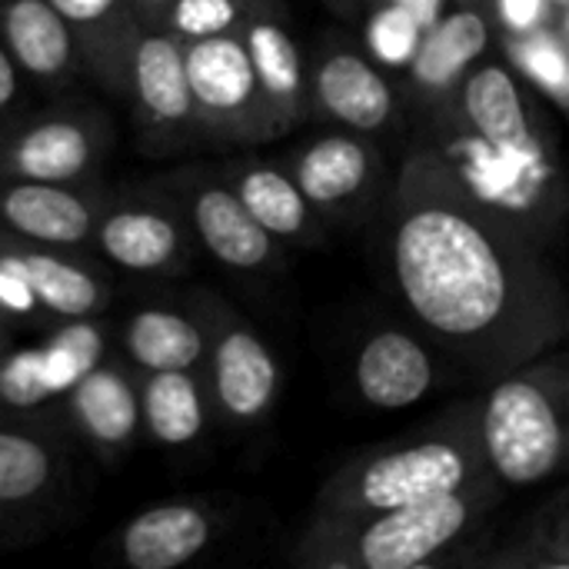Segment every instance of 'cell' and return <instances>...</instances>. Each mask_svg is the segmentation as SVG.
<instances>
[{"instance_id": "4dcf8cb0", "label": "cell", "mask_w": 569, "mask_h": 569, "mask_svg": "<svg viewBox=\"0 0 569 569\" xmlns=\"http://www.w3.org/2000/svg\"><path fill=\"white\" fill-rule=\"evenodd\" d=\"M247 13H250V7L243 0H173L163 10L160 23L187 43V40L237 33L243 27Z\"/></svg>"}, {"instance_id": "7402d4cb", "label": "cell", "mask_w": 569, "mask_h": 569, "mask_svg": "<svg viewBox=\"0 0 569 569\" xmlns=\"http://www.w3.org/2000/svg\"><path fill=\"white\" fill-rule=\"evenodd\" d=\"M70 23L80 67L107 90L123 93L127 57L143 27L130 0H50Z\"/></svg>"}, {"instance_id": "cb8c5ba5", "label": "cell", "mask_w": 569, "mask_h": 569, "mask_svg": "<svg viewBox=\"0 0 569 569\" xmlns=\"http://www.w3.org/2000/svg\"><path fill=\"white\" fill-rule=\"evenodd\" d=\"M210 420V390L197 370H157L140 380V427L167 450L190 447Z\"/></svg>"}, {"instance_id": "5b68a950", "label": "cell", "mask_w": 569, "mask_h": 569, "mask_svg": "<svg viewBox=\"0 0 569 569\" xmlns=\"http://www.w3.org/2000/svg\"><path fill=\"white\" fill-rule=\"evenodd\" d=\"M183 50L200 137L220 143H263L280 137L240 30L187 40Z\"/></svg>"}, {"instance_id": "e0dca14e", "label": "cell", "mask_w": 569, "mask_h": 569, "mask_svg": "<svg viewBox=\"0 0 569 569\" xmlns=\"http://www.w3.org/2000/svg\"><path fill=\"white\" fill-rule=\"evenodd\" d=\"M213 540V513L190 500L140 510L117 533V553L130 569H177L193 563Z\"/></svg>"}, {"instance_id": "7c38bea8", "label": "cell", "mask_w": 569, "mask_h": 569, "mask_svg": "<svg viewBox=\"0 0 569 569\" xmlns=\"http://www.w3.org/2000/svg\"><path fill=\"white\" fill-rule=\"evenodd\" d=\"M440 380L433 343L423 333L403 327L373 330L353 360V387L373 410L393 413L417 407Z\"/></svg>"}, {"instance_id": "603a6c76", "label": "cell", "mask_w": 569, "mask_h": 569, "mask_svg": "<svg viewBox=\"0 0 569 569\" xmlns=\"http://www.w3.org/2000/svg\"><path fill=\"white\" fill-rule=\"evenodd\" d=\"M123 353L143 373L157 370H200L207 363L203 317L173 307H143L127 317L120 330Z\"/></svg>"}, {"instance_id": "4316f807", "label": "cell", "mask_w": 569, "mask_h": 569, "mask_svg": "<svg viewBox=\"0 0 569 569\" xmlns=\"http://www.w3.org/2000/svg\"><path fill=\"white\" fill-rule=\"evenodd\" d=\"M60 477L57 447L17 427H0V510H20L53 490Z\"/></svg>"}, {"instance_id": "f1b7e54d", "label": "cell", "mask_w": 569, "mask_h": 569, "mask_svg": "<svg viewBox=\"0 0 569 569\" xmlns=\"http://www.w3.org/2000/svg\"><path fill=\"white\" fill-rule=\"evenodd\" d=\"M510 60L517 63V70L537 83L547 97L560 100L569 107V40L537 27L527 33H510Z\"/></svg>"}, {"instance_id": "ac0fdd59", "label": "cell", "mask_w": 569, "mask_h": 569, "mask_svg": "<svg viewBox=\"0 0 569 569\" xmlns=\"http://www.w3.org/2000/svg\"><path fill=\"white\" fill-rule=\"evenodd\" d=\"M220 177L233 187L253 220L280 243H323V217L303 197L290 170L267 160H237L227 163Z\"/></svg>"}, {"instance_id": "83f0119b", "label": "cell", "mask_w": 569, "mask_h": 569, "mask_svg": "<svg viewBox=\"0 0 569 569\" xmlns=\"http://www.w3.org/2000/svg\"><path fill=\"white\" fill-rule=\"evenodd\" d=\"M107 357V337L103 327L90 317L63 320L47 340H40V360L43 377L53 397H67L97 363Z\"/></svg>"}, {"instance_id": "836d02e7", "label": "cell", "mask_w": 569, "mask_h": 569, "mask_svg": "<svg viewBox=\"0 0 569 569\" xmlns=\"http://www.w3.org/2000/svg\"><path fill=\"white\" fill-rule=\"evenodd\" d=\"M550 7V0H497V17L510 33H527L543 27Z\"/></svg>"}, {"instance_id": "44dd1931", "label": "cell", "mask_w": 569, "mask_h": 569, "mask_svg": "<svg viewBox=\"0 0 569 569\" xmlns=\"http://www.w3.org/2000/svg\"><path fill=\"white\" fill-rule=\"evenodd\" d=\"M0 43L40 83H60L80 67L77 37L50 0H0Z\"/></svg>"}, {"instance_id": "f35d334b", "label": "cell", "mask_w": 569, "mask_h": 569, "mask_svg": "<svg viewBox=\"0 0 569 569\" xmlns=\"http://www.w3.org/2000/svg\"><path fill=\"white\" fill-rule=\"evenodd\" d=\"M250 10H270V0H243Z\"/></svg>"}, {"instance_id": "5bb4252c", "label": "cell", "mask_w": 569, "mask_h": 569, "mask_svg": "<svg viewBox=\"0 0 569 569\" xmlns=\"http://www.w3.org/2000/svg\"><path fill=\"white\" fill-rule=\"evenodd\" d=\"M187 220L157 200H120L100 210L93 247L127 273H167L187 260Z\"/></svg>"}, {"instance_id": "e575fe53", "label": "cell", "mask_w": 569, "mask_h": 569, "mask_svg": "<svg viewBox=\"0 0 569 569\" xmlns=\"http://www.w3.org/2000/svg\"><path fill=\"white\" fill-rule=\"evenodd\" d=\"M20 67H17V60L10 57V50L0 43V110H7L13 100H17V93H20Z\"/></svg>"}, {"instance_id": "3957f363", "label": "cell", "mask_w": 569, "mask_h": 569, "mask_svg": "<svg viewBox=\"0 0 569 569\" xmlns=\"http://www.w3.org/2000/svg\"><path fill=\"white\" fill-rule=\"evenodd\" d=\"M500 480L490 473L463 490L357 517L313 520L303 537L300 560L333 569H420L453 550L500 500Z\"/></svg>"}, {"instance_id": "52a82bcc", "label": "cell", "mask_w": 569, "mask_h": 569, "mask_svg": "<svg viewBox=\"0 0 569 569\" xmlns=\"http://www.w3.org/2000/svg\"><path fill=\"white\" fill-rule=\"evenodd\" d=\"M123 97L130 100L133 123L147 150L167 153L190 147L200 137L183 40L163 23H143L130 57Z\"/></svg>"}, {"instance_id": "ffe728a7", "label": "cell", "mask_w": 569, "mask_h": 569, "mask_svg": "<svg viewBox=\"0 0 569 569\" xmlns=\"http://www.w3.org/2000/svg\"><path fill=\"white\" fill-rule=\"evenodd\" d=\"M67 413L77 433L103 457L127 450L140 427V380L127 377L117 363H97L70 393Z\"/></svg>"}, {"instance_id": "2e32d148", "label": "cell", "mask_w": 569, "mask_h": 569, "mask_svg": "<svg viewBox=\"0 0 569 569\" xmlns=\"http://www.w3.org/2000/svg\"><path fill=\"white\" fill-rule=\"evenodd\" d=\"M460 123L470 127L487 143L510 153H547L550 140L533 123L527 93L510 67L487 63L463 77L460 90Z\"/></svg>"}, {"instance_id": "277c9868", "label": "cell", "mask_w": 569, "mask_h": 569, "mask_svg": "<svg viewBox=\"0 0 569 569\" xmlns=\"http://www.w3.org/2000/svg\"><path fill=\"white\" fill-rule=\"evenodd\" d=\"M480 440L503 487L569 473V350L560 343L493 380L480 400Z\"/></svg>"}, {"instance_id": "d4e9b609", "label": "cell", "mask_w": 569, "mask_h": 569, "mask_svg": "<svg viewBox=\"0 0 569 569\" xmlns=\"http://www.w3.org/2000/svg\"><path fill=\"white\" fill-rule=\"evenodd\" d=\"M490 47V23L473 7L447 10L427 33L417 50V60L410 63L413 83L427 93H447L453 83H460L473 63Z\"/></svg>"}, {"instance_id": "d6a6232c", "label": "cell", "mask_w": 569, "mask_h": 569, "mask_svg": "<svg viewBox=\"0 0 569 569\" xmlns=\"http://www.w3.org/2000/svg\"><path fill=\"white\" fill-rule=\"evenodd\" d=\"M40 310L30 277L13 247L0 250V313L7 317H33Z\"/></svg>"}, {"instance_id": "7a4b0ae2", "label": "cell", "mask_w": 569, "mask_h": 569, "mask_svg": "<svg viewBox=\"0 0 569 569\" xmlns=\"http://www.w3.org/2000/svg\"><path fill=\"white\" fill-rule=\"evenodd\" d=\"M490 473L480 440V403H470L423 440L380 447L340 467L320 490L317 520H357L423 503Z\"/></svg>"}, {"instance_id": "ba28073f", "label": "cell", "mask_w": 569, "mask_h": 569, "mask_svg": "<svg viewBox=\"0 0 569 569\" xmlns=\"http://www.w3.org/2000/svg\"><path fill=\"white\" fill-rule=\"evenodd\" d=\"M110 130L90 107H57L0 133V180L80 183L93 173Z\"/></svg>"}, {"instance_id": "8fae6325", "label": "cell", "mask_w": 569, "mask_h": 569, "mask_svg": "<svg viewBox=\"0 0 569 569\" xmlns=\"http://www.w3.org/2000/svg\"><path fill=\"white\" fill-rule=\"evenodd\" d=\"M287 170L320 217H337L373 193L383 177V157L363 133L340 130L300 147Z\"/></svg>"}, {"instance_id": "4fadbf2b", "label": "cell", "mask_w": 569, "mask_h": 569, "mask_svg": "<svg viewBox=\"0 0 569 569\" xmlns=\"http://www.w3.org/2000/svg\"><path fill=\"white\" fill-rule=\"evenodd\" d=\"M103 200L77 183L0 180V223L23 243L73 250L93 240Z\"/></svg>"}, {"instance_id": "ab89813d", "label": "cell", "mask_w": 569, "mask_h": 569, "mask_svg": "<svg viewBox=\"0 0 569 569\" xmlns=\"http://www.w3.org/2000/svg\"><path fill=\"white\" fill-rule=\"evenodd\" d=\"M327 3H337L340 10H343V7H353V0H327Z\"/></svg>"}, {"instance_id": "8d00e7d4", "label": "cell", "mask_w": 569, "mask_h": 569, "mask_svg": "<svg viewBox=\"0 0 569 569\" xmlns=\"http://www.w3.org/2000/svg\"><path fill=\"white\" fill-rule=\"evenodd\" d=\"M397 3H403L407 10H413L417 13V20L430 30L443 13H447V0H397Z\"/></svg>"}, {"instance_id": "484cf974", "label": "cell", "mask_w": 569, "mask_h": 569, "mask_svg": "<svg viewBox=\"0 0 569 569\" xmlns=\"http://www.w3.org/2000/svg\"><path fill=\"white\" fill-rule=\"evenodd\" d=\"M30 287L37 293L40 310L73 320V317H93L107 303V283L83 263L53 253V247H37V243H13Z\"/></svg>"}, {"instance_id": "60d3db41", "label": "cell", "mask_w": 569, "mask_h": 569, "mask_svg": "<svg viewBox=\"0 0 569 569\" xmlns=\"http://www.w3.org/2000/svg\"><path fill=\"white\" fill-rule=\"evenodd\" d=\"M563 37L569 40V10H567V17H563Z\"/></svg>"}, {"instance_id": "d590c367", "label": "cell", "mask_w": 569, "mask_h": 569, "mask_svg": "<svg viewBox=\"0 0 569 569\" xmlns=\"http://www.w3.org/2000/svg\"><path fill=\"white\" fill-rule=\"evenodd\" d=\"M547 563L569 567V507L557 517V523L547 537Z\"/></svg>"}, {"instance_id": "1f68e13d", "label": "cell", "mask_w": 569, "mask_h": 569, "mask_svg": "<svg viewBox=\"0 0 569 569\" xmlns=\"http://www.w3.org/2000/svg\"><path fill=\"white\" fill-rule=\"evenodd\" d=\"M47 400H53V393L43 377L40 343L7 353L0 360V403L10 410H37Z\"/></svg>"}, {"instance_id": "30bf717a", "label": "cell", "mask_w": 569, "mask_h": 569, "mask_svg": "<svg viewBox=\"0 0 569 569\" xmlns=\"http://www.w3.org/2000/svg\"><path fill=\"white\" fill-rule=\"evenodd\" d=\"M177 190L193 240L220 267L237 273H260L280 260V240L253 220V213L220 173L187 177L177 183Z\"/></svg>"}, {"instance_id": "9a60e30c", "label": "cell", "mask_w": 569, "mask_h": 569, "mask_svg": "<svg viewBox=\"0 0 569 569\" xmlns=\"http://www.w3.org/2000/svg\"><path fill=\"white\" fill-rule=\"evenodd\" d=\"M310 103L333 123L373 133L393 120V87L377 60L347 47H327L310 70Z\"/></svg>"}, {"instance_id": "74e56055", "label": "cell", "mask_w": 569, "mask_h": 569, "mask_svg": "<svg viewBox=\"0 0 569 569\" xmlns=\"http://www.w3.org/2000/svg\"><path fill=\"white\" fill-rule=\"evenodd\" d=\"M130 3H133V10H137V17H140L143 23H160L163 10H167L173 0H130Z\"/></svg>"}, {"instance_id": "9c48e42d", "label": "cell", "mask_w": 569, "mask_h": 569, "mask_svg": "<svg viewBox=\"0 0 569 569\" xmlns=\"http://www.w3.org/2000/svg\"><path fill=\"white\" fill-rule=\"evenodd\" d=\"M207 390L227 423L263 420L283 387L280 360L270 343L230 310H207Z\"/></svg>"}, {"instance_id": "f546056e", "label": "cell", "mask_w": 569, "mask_h": 569, "mask_svg": "<svg viewBox=\"0 0 569 569\" xmlns=\"http://www.w3.org/2000/svg\"><path fill=\"white\" fill-rule=\"evenodd\" d=\"M423 33H427V27L417 20L413 10H407L397 0H383L367 17L363 43H367V53L380 67H387V70H410V63L417 60V50L423 43Z\"/></svg>"}, {"instance_id": "8992f818", "label": "cell", "mask_w": 569, "mask_h": 569, "mask_svg": "<svg viewBox=\"0 0 569 569\" xmlns=\"http://www.w3.org/2000/svg\"><path fill=\"white\" fill-rule=\"evenodd\" d=\"M440 157L450 163V170L463 180L470 193H477L493 210L527 223L540 237L543 223L563 210L557 150L510 153L463 127L443 143Z\"/></svg>"}, {"instance_id": "b9f144b4", "label": "cell", "mask_w": 569, "mask_h": 569, "mask_svg": "<svg viewBox=\"0 0 569 569\" xmlns=\"http://www.w3.org/2000/svg\"><path fill=\"white\" fill-rule=\"evenodd\" d=\"M550 3H560V7H569V0H550Z\"/></svg>"}, {"instance_id": "6da1fadb", "label": "cell", "mask_w": 569, "mask_h": 569, "mask_svg": "<svg viewBox=\"0 0 569 569\" xmlns=\"http://www.w3.org/2000/svg\"><path fill=\"white\" fill-rule=\"evenodd\" d=\"M387 260L420 333L490 383L569 340V287L540 233L470 193L433 150L397 177Z\"/></svg>"}, {"instance_id": "d6986e66", "label": "cell", "mask_w": 569, "mask_h": 569, "mask_svg": "<svg viewBox=\"0 0 569 569\" xmlns=\"http://www.w3.org/2000/svg\"><path fill=\"white\" fill-rule=\"evenodd\" d=\"M240 37L250 50L260 90L283 137L303 120L310 103V70L303 63V53L293 33L270 10H250L240 27Z\"/></svg>"}]
</instances>
